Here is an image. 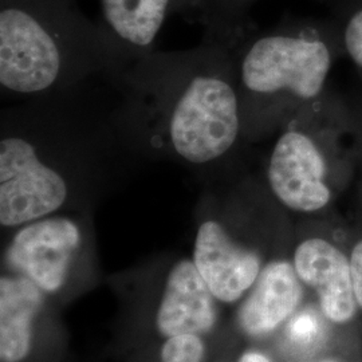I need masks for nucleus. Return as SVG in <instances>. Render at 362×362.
Returning <instances> with one entry per match:
<instances>
[{"instance_id": "2", "label": "nucleus", "mask_w": 362, "mask_h": 362, "mask_svg": "<svg viewBox=\"0 0 362 362\" xmlns=\"http://www.w3.org/2000/svg\"><path fill=\"white\" fill-rule=\"evenodd\" d=\"M104 78L121 93L152 163L177 164L203 187L233 175L243 139L233 47L203 38L189 50L132 58Z\"/></svg>"}, {"instance_id": "14", "label": "nucleus", "mask_w": 362, "mask_h": 362, "mask_svg": "<svg viewBox=\"0 0 362 362\" xmlns=\"http://www.w3.org/2000/svg\"><path fill=\"white\" fill-rule=\"evenodd\" d=\"M325 325L313 309L298 311L286 325L287 345L298 353H308L324 341Z\"/></svg>"}, {"instance_id": "12", "label": "nucleus", "mask_w": 362, "mask_h": 362, "mask_svg": "<svg viewBox=\"0 0 362 362\" xmlns=\"http://www.w3.org/2000/svg\"><path fill=\"white\" fill-rule=\"evenodd\" d=\"M101 22L116 38L128 61L153 52L170 15H185L189 0H100Z\"/></svg>"}, {"instance_id": "16", "label": "nucleus", "mask_w": 362, "mask_h": 362, "mask_svg": "<svg viewBox=\"0 0 362 362\" xmlns=\"http://www.w3.org/2000/svg\"><path fill=\"white\" fill-rule=\"evenodd\" d=\"M345 43L353 61L362 67V11L351 18L345 33Z\"/></svg>"}, {"instance_id": "6", "label": "nucleus", "mask_w": 362, "mask_h": 362, "mask_svg": "<svg viewBox=\"0 0 362 362\" xmlns=\"http://www.w3.org/2000/svg\"><path fill=\"white\" fill-rule=\"evenodd\" d=\"M192 259L216 300L233 303L255 285L262 272L257 247L235 242L207 208H196Z\"/></svg>"}, {"instance_id": "4", "label": "nucleus", "mask_w": 362, "mask_h": 362, "mask_svg": "<svg viewBox=\"0 0 362 362\" xmlns=\"http://www.w3.org/2000/svg\"><path fill=\"white\" fill-rule=\"evenodd\" d=\"M330 52L324 42L302 34L274 33L255 39L236 62L243 136L266 125L284 100L309 101L324 88Z\"/></svg>"}, {"instance_id": "10", "label": "nucleus", "mask_w": 362, "mask_h": 362, "mask_svg": "<svg viewBox=\"0 0 362 362\" xmlns=\"http://www.w3.org/2000/svg\"><path fill=\"white\" fill-rule=\"evenodd\" d=\"M293 264L299 279L321 298L325 315L333 322H348L357 309L348 258L327 240L310 238L296 248Z\"/></svg>"}, {"instance_id": "19", "label": "nucleus", "mask_w": 362, "mask_h": 362, "mask_svg": "<svg viewBox=\"0 0 362 362\" xmlns=\"http://www.w3.org/2000/svg\"><path fill=\"white\" fill-rule=\"evenodd\" d=\"M325 362H333V361H325Z\"/></svg>"}, {"instance_id": "17", "label": "nucleus", "mask_w": 362, "mask_h": 362, "mask_svg": "<svg viewBox=\"0 0 362 362\" xmlns=\"http://www.w3.org/2000/svg\"><path fill=\"white\" fill-rule=\"evenodd\" d=\"M351 281L357 303L362 308V240L354 247L350 259Z\"/></svg>"}, {"instance_id": "7", "label": "nucleus", "mask_w": 362, "mask_h": 362, "mask_svg": "<svg viewBox=\"0 0 362 362\" xmlns=\"http://www.w3.org/2000/svg\"><path fill=\"white\" fill-rule=\"evenodd\" d=\"M325 175L326 163L315 141L303 130L286 129L267 164V184L274 197L291 211H320L330 200Z\"/></svg>"}, {"instance_id": "9", "label": "nucleus", "mask_w": 362, "mask_h": 362, "mask_svg": "<svg viewBox=\"0 0 362 362\" xmlns=\"http://www.w3.org/2000/svg\"><path fill=\"white\" fill-rule=\"evenodd\" d=\"M163 270L164 286L156 308V333L164 339L182 333L209 334L216 324V299L194 259H165Z\"/></svg>"}, {"instance_id": "1", "label": "nucleus", "mask_w": 362, "mask_h": 362, "mask_svg": "<svg viewBox=\"0 0 362 362\" xmlns=\"http://www.w3.org/2000/svg\"><path fill=\"white\" fill-rule=\"evenodd\" d=\"M151 164L121 93L103 76L22 98L0 113L1 230L91 214Z\"/></svg>"}, {"instance_id": "5", "label": "nucleus", "mask_w": 362, "mask_h": 362, "mask_svg": "<svg viewBox=\"0 0 362 362\" xmlns=\"http://www.w3.org/2000/svg\"><path fill=\"white\" fill-rule=\"evenodd\" d=\"M3 269L30 279L49 298L90 278L97 266L93 216L65 212L35 220L6 233Z\"/></svg>"}, {"instance_id": "18", "label": "nucleus", "mask_w": 362, "mask_h": 362, "mask_svg": "<svg viewBox=\"0 0 362 362\" xmlns=\"http://www.w3.org/2000/svg\"><path fill=\"white\" fill-rule=\"evenodd\" d=\"M239 362H272L264 354L259 353V351H247L245 353Z\"/></svg>"}, {"instance_id": "3", "label": "nucleus", "mask_w": 362, "mask_h": 362, "mask_svg": "<svg viewBox=\"0 0 362 362\" xmlns=\"http://www.w3.org/2000/svg\"><path fill=\"white\" fill-rule=\"evenodd\" d=\"M128 58L76 0H0L1 94L27 98L116 73Z\"/></svg>"}, {"instance_id": "13", "label": "nucleus", "mask_w": 362, "mask_h": 362, "mask_svg": "<svg viewBox=\"0 0 362 362\" xmlns=\"http://www.w3.org/2000/svg\"><path fill=\"white\" fill-rule=\"evenodd\" d=\"M248 0H189L185 18L203 27V38L233 47L238 22Z\"/></svg>"}, {"instance_id": "11", "label": "nucleus", "mask_w": 362, "mask_h": 362, "mask_svg": "<svg viewBox=\"0 0 362 362\" xmlns=\"http://www.w3.org/2000/svg\"><path fill=\"white\" fill-rule=\"evenodd\" d=\"M293 263L269 262L259 274L255 287L239 313L242 329L251 336L272 333L288 320L302 298V285Z\"/></svg>"}, {"instance_id": "15", "label": "nucleus", "mask_w": 362, "mask_h": 362, "mask_svg": "<svg viewBox=\"0 0 362 362\" xmlns=\"http://www.w3.org/2000/svg\"><path fill=\"white\" fill-rule=\"evenodd\" d=\"M206 345L203 336L182 333L164 339L160 358L161 362H203Z\"/></svg>"}, {"instance_id": "8", "label": "nucleus", "mask_w": 362, "mask_h": 362, "mask_svg": "<svg viewBox=\"0 0 362 362\" xmlns=\"http://www.w3.org/2000/svg\"><path fill=\"white\" fill-rule=\"evenodd\" d=\"M49 297L22 275L0 278V362L38 361L47 342Z\"/></svg>"}]
</instances>
